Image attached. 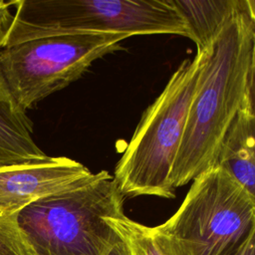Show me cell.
I'll return each mask as SVG.
<instances>
[{
	"mask_svg": "<svg viewBox=\"0 0 255 255\" xmlns=\"http://www.w3.org/2000/svg\"><path fill=\"white\" fill-rule=\"evenodd\" d=\"M250 0H170L197 52L207 50L228 20Z\"/></svg>",
	"mask_w": 255,
	"mask_h": 255,
	"instance_id": "obj_10",
	"label": "cell"
},
{
	"mask_svg": "<svg viewBox=\"0 0 255 255\" xmlns=\"http://www.w3.org/2000/svg\"><path fill=\"white\" fill-rule=\"evenodd\" d=\"M255 2L237 11L213 41L171 169L175 189L215 164L239 110L254 100Z\"/></svg>",
	"mask_w": 255,
	"mask_h": 255,
	"instance_id": "obj_1",
	"label": "cell"
},
{
	"mask_svg": "<svg viewBox=\"0 0 255 255\" xmlns=\"http://www.w3.org/2000/svg\"><path fill=\"white\" fill-rule=\"evenodd\" d=\"M124 201L113 175L101 170L13 217L34 255H105L118 237L106 218L123 214Z\"/></svg>",
	"mask_w": 255,
	"mask_h": 255,
	"instance_id": "obj_3",
	"label": "cell"
},
{
	"mask_svg": "<svg viewBox=\"0 0 255 255\" xmlns=\"http://www.w3.org/2000/svg\"><path fill=\"white\" fill-rule=\"evenodd\" d=\"M209 49L182 61L142 114L113 175L125 199L141 195L175 197L170 173Z\"/></svg>",
	"mask_w": 255,
	"mask_h": 255,
	"instance_id": "obj_2",
	"label": "cell"
},
{
	"mask_svg": "<svg viewBox=\"0 0 255 255\" xmlns=\"http://www.w3.org/2000/svg\"><path fill=\"white\" fill-rule=\"evenodd\" d=\"M215 165L255 196V110L248 101L236 114L220 142Z\"/></svg>",
	"mask_w": 255,
	"mask_h": 255,
	"instance_id": "obj_8",
	"label": "cell"
},
{
	"mask_svg": "<svg viewBox=\"0 0 255 255\" xmlns=\"http://www.w3.org/2000/svg\"><path fill=\"white\" fill-rule=\"evenodd\" d=\"M120 33L63 32L0 49V73L16 105L27 112L81 78L92 64L121 49Z\"/></svg>",
	"mask_w": 255,
	"mask_h": 255,
	"instance_id": "obj_6",
	"label": "cell"
},
{
	"mask_svg": "<svg viewBox=\"0 0 255 255\" xmlns=\"http://www.w3.org/2000/svg\"><path fill=\"white\" fill-rule=\"evenodd\" d=\"M234 255H255V233L246 239Z\"/></svg>",
	"mask_w": 255,
	"mask_h": 255,
	"instance_id": "obj_15",
	"label": "cell"
},
{
	"mask_svg": "<svg viewBox=\"0 0 255 255\" xmlns=\"http://www.w3.org/2000/svg\"><path fill=\"white\" fill-rule=\"evenodd\" d=\"M152 228L172 255H234L255 233V196L214 164L193 179L173 215Z\"/></svg>",
	"mask_w": 255,
	"mask_h": 255,
	"instance_id": "obj_4",
	"label": "cell"
},
{
	"mask_svg": "<svg viewBox=\"0 0 255 255\" xmlns=\"http://www.w3.org/2000/svg\"><path fill=\"white\" fill-rule=\"evenodd\" d=\"M33 124L11 97L0 73V167L49 158L32 137Z\"/></svg>",
	"mask_w": 255,
	"mask_h": 255,
	"instance_id": "obj_9",
	"label": "cell"
},
{
	"mask_svg": "<svg viewBox=\"0 0 255 255\" xmlns=\"http://www.w3.org/2000/svg\"><path fill=\"white\" fill-rule=\"evenodd\" d=\"M105 255H131V254L128 246L126 245V243L118 235V237L109 247Z\"/></svg>",
	"mask_w": 255,
	"mask_h": 255,
	"instance_id": "obj_14",
	"label": "cell"
},
{
	"mask_svg": "<svg viewBox=\"0 0 255 255\" xmlns=\"http://www.w3.org/2000/svg\"><path fill=\"white\" fill-rule=\"evenodd\" d=\"M93 172L66 156L0 167V211L14 215L28 204L85 182Z\"/></svg>",
	"mask_w": 255,
	"mask_h": 255,
	"instance_id": "obj_7",
	"label": "cell"
},
{
	"mask_svg": "<svg viewBox=\"0 0 255 255\" xmlns=\"http://www.w3.org/2000/svg\"><path fill=\"white\" fill-rule=\"evenodd\" d=\"M0 255H34L20 233L13 215L0 211Z\"/></svg>",
	"mask_w": 255,
	"mask_h": 255,
	"instance_id": "obj_12",
	"label": "cell"
},
{
	"mask_svg": "<svg viewBox=\"0 0 255 255\" xmlns=\"http://www.w3.org/2000/svg\"><path fill=\"white\" fill-rule=\"evenodd\" d=\"M0 49L63 32L187 37L170 0H17Z\"/></svg>",
	"mask_w": 255,
	"mask_h": 255,
	"instance_id": "obj_5",
	"label": "cell"
},
{
	"mask_svg": "<svg viewBox=\"0 0 255 255\" xmlns=\"http://www.w3.org/2000/svg\"><path fill=\"white\" fill-rule=\"evenodd\" d=\"M14 1H3L0 0V39L8 29L13 14L11 13V7H13Z\"/></svg>",
	"mask_w": 255,
	"mask_h": 255,
	"instance_id": "obj_13",
	"label": "cell"
},
{
	"mask_svg": "<svg viewBox=\"0 0 255 255\" xmlns=\"http://www.w3.org/2000/svg\"><path fill=\"white\" fill-rule=\"evenodd\" d=\"M106 220L126 243L131 255H172L152 227L138 223L125 213L107 217Z\"/></svg>",
	"mask_w": 255,
	"mask_h": 255,
	"instance_id": "obj_11",
	"label": "cell"
}]
</instances>
